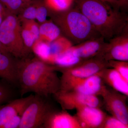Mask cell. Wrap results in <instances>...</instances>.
Returning <instances> with one entry per match:
<instances>
[{
  "mask_svg": "<svg viewBox=\"0 0 128 128\" xmlns=\"http://www.w3.org/2000/svg\"><path fill=\"white\" fill-rule=\"evenodd\" d=\"M104 84L114 90L128 96V82L112 68H106L98 73Z\"/></svg>",
  "mask_w": 128,
  "mask_h": 128,
  "instance_id": "cell-15",
  "label": "cell"
},
{
  "mask_svg": "<svg viewBox=\"0 0 128 128\" xmlns=\"http://www.w3.org/2000/svg\"><path fill=\"white\" fill-rule=\"evenodd\" d=\"M108 62L109 67L116 70L128 82V61L112 60Z\"/></svg>",
  "mask_w": 128,
  "mask_h": 128,
  "instance_id": "cell-23",
  "label": "cell"
},
{
  "mask_svg": "<svg viewBox=\"0 0 128 128\" xmlns=\"http://www.w3.org/2000/svg\"><path fill=\"white\" fill-rule=\"evenodd\" d=\"M104 40L101 36L89 40L73 45L66 51L83 60L89 59L100 54L106 44Z\"/></svg>",
  "mask_w": 128,
  "mask_h": 128,
  "instance_id": "cell-11",
  "label": "cell"
},
{
  "mask_svg": "<svg viewBox=\"0 0 128 128\" xmlns=\"http://www.w3.org/2000/svg\"><path fill=\"white\" fill-rule=\"evenodd\" d=\"M44 98L34 95L21 116L19 128H43L48 114L53 110Z\"/></svg>",
  "mask_w": 128,
  "mask_h": 128,
  "instance_id": "cell-5",
  "label": "cell"
},
{
  "mask_svg": "<svg viewBox=\"0 0 128 128\" xmlns=\"http://www.w3.org/2000/svg\"><path fill=\"white\" fill-rule=\"evenodd\" d=\"M21 116L18 114L9 120L5 124L2 128H19L21 123Z\"/></svg>",
  "mask_w": 128,
  "mask_h": 128,
  "instance_id": "cell-29",
  "label": "cell"
},
{
  "mask_svg": "<svg viewBox=\"0 0 128 128\" xmlns=\"http://www.w3.org/2000/svg\"><path fill=\"white\" fill-rule=\"evenodd\" d=\"M76 110L75 116L82 128H102L107 115L99 107L84 106Z\"/></svg>",
  "mask_w": 128,
  "mask_h": 128,
  "instance_id": "cell-12",
  "label": "cell"
},
{
  "mask_svg": "<svg viewBox=\"0 0 128 128\" xmlns=\"http://www.w3.org/2000/svg\"><path fill=\"white\" fill-rule=\"evenodd\" d=\"M32 50L40 59L52 64V58L49 43L38 39L34 44Z\"/></svg>",
  "mask_w": 128,
  "mask_h": 128,
  "instance_id": "cell-18",
  "label": "cell"
},
{
  "mask_svg": "<svg viewBox=\"0 0 128 128\" xmlns=\"http://www.w3.org/2000/svg\"><path fill=\"white\" fill-rule=\"evenodd\" d=\"M78 9L85 15L98 33L110 40L122 34L127 19L102 0H76Z\"/></svg>",
  "mask_w": 128,
  "mask_h": 128,
  "instance_id": "cell-2",
  "label": "cell"
},
{
  "mask_svg": "<svg viewBox=\"0 0 128 128\" xmlns=\"http://www.w3.org/2000/svg\"><path fill=\"white\" fill-rule=\"evenodd\" d=\"M0 2L11 12L18 11L30 4L25 3L22 0H0Z\"/></svg>",
  "mask_w": 128,
  "mask_h": 128,
  "instance_id": "cell-24",
  "label": "cell"
},
{
  "mask_svg": "<svg viewBox=\"0 0 128 128\" xmlns=\"http://www.w3.org/2000/svg\"><path fill=\"white\" fill-rule=\"evenodd\" d=\"M108 67V61L96 56L83 60L70 68H59L58 71L62 73L60 81H65L87 78Z\"/></svg>",
  "mask_w": 128,
  "mask_h": 128,
  "instance_id": "cell-6",
  "label": "cell"
},
{
  "mask_svg": "<svg viewBox=\"0 0 128 128\" xmlns=\"http://www.w3.org/2000/svg\"><path fill=\"white\" fill-rule=\"evenodd\" d=\"M102 104L112 116L128 125V108L127 100L128 96L114 90L105 86L100 95Z\"/></svg>",
  "mask_w": 128,
  "mask_h": 128,
  "instance_id": "cell-8",
  "label": "cell"
},
{
  "mask_svg": "<svg viewBox=\"0 0 128 128\" xmlns=\"http://www.w3.org/2000/svg\"><path fill=\"white\" fill-rule=\"evenodd\" d=\"M10 55L0 52V78L11 83H15L17 81V62Z\"/></svg>",
  "mask_w": 128,
  "mask_h": 128,
  "instance_id": "cell-16",
  "label": "cell"
},
{
  "mask_svg": "<svg viewBox=\"0 0 128 128\" xmlns=\"http://www.w3.org/2000/svg\"><path fill=\"white\" fill-rule=\"evenodd\" d=\"M22 26L27 28L34 35L36 40L38 39L40 35L39 25L34 20H24Z\"/></svg>",
  "mask_w": 128,
  "mask_h": 128,
  "instance_id": "cell-28",
  "label": "cell"
},
{
  "mask_svg": "<svg viewBox=\"0 0 128 128\" xmlns=\"http://www.w3.org/2000/svg\"><path fill=\"white\" fill-rule=\"evenodd\" d=\"M125 124L112 116L107 115L102 128H128Z\"/></svg>",
  "mask_w": 128,
  "mask_h": 128,
  "instance_id": "cell-25",
  "label": "cell"
},
{
  "mask_svg": "<svg viewBox=\"0 0 128 128\" xmlns=\"http://www.w3.org/2000/svg\"><path fill=\"white\" fill-rule=\"evenodd\" d=\"M31 3L26 6L24 10L21 17L22 21L34 20L36 18V2L33 4H31Z\"/></svg>",
  "mask_w": 128,
  "mask_h": 128,
  "instance_id": "cell-27",
  "label": "cell"
},
{
  "mask_svg": "<svg viewBox=\"0 0 128 128\" xmlns=\"http://www.w3.org/2000/svg\"><path fill=\"white\" fill-rule=\"evenodd\" d=\"M6 10L4 8L3 4L0 2V25L3 21L2 18L3 17L6 15Z\"/></svg>",
  "mask_w": 128,
  "mask_h": 128,
  "instance_id": "cell-31",
  "label": "cell"
},
{
  "mask_svg": "<svg viewBox=\"0 0 128 128\" xmlns=\"http://www.w3.org/2000/svg\"><path fill=\"white\" fill-rule=\"evenodd\" d=\"M52 58V64L54 56L66 52L73 46V43L66 37L60 36L55 40L49 43Z\"/></svg>",
  "mask_w": 128,
  "mask_h": 128,
  "instance_id": "cell-19",
  "label": "cell"
},
{
  "mask_svg": "<svg viewBox=\"0 0 128 128\" xmlns=\"http://www.w3.org/2000/svg\"><path fill=\"white\" fill-rule=\"evenodd\" d=\"M22 35L24 45V57L32 50V47L36 39L30 30L23 26L22 27Z\"/></svg>",
  "mask_w": 128,
  "mask_h": 128,
  "instance_id": "cell-22",
  "label": "cell"
},
{
  "mask_svg": "<svg viewBox=\"0 0 128 128\" xmlns=\"http://www.w3.org/2000/svg\"><path fill=\"white\" fill-rule=\"evenodd\" d=\"M38 39L50 43L61 36V30L55 23L46 22L40 26Z\"/></svg>",
  "mask_w": 128,
  "mask_h": 128,
  "instance_id": "cell-17",
  "label": "cell"
},
{
  "mask_svg": "<svg viewBox=\"0 0 128 128\" xmlns=\"http://www.w3.org/2000/svg\"><path fill=\"white\" fill-rule=\"evenodd\" d=\"M43 128H82L75 116L63 110H52L45 120Z\"/></svg>",
  "mask_w": 128,
  "mask_h": 128,
  "instance_id": "cell-13",
  "label": "cell"
},
{
  "mask_svg": "<svg viewBox=\"0 0 128 128\" xmlns=\"http://www.w3.org/2000/svg\"><path fill=\"white\" fill-rule=\"evenodd\" d=\"M106 61L112 60L128 61V36L121 34L106 43L98 56Z\"/></svg>",
  "mask_w": 128,
  "mask_h": 128,
  "instance_id": "cell-10",
  "label": "cell"
},
{
  "mask_svg": "<svg viewBox=\"0 0 128 128\" xmlns=\"http://www.w3.org/2000/svg\"><path fill=\"white\" fill-rule=\"evenodd\" d=\"M36 19L40 23L46 22L48 10L45 4L41 2H36Z\"/></svg>",
  "mask_w": 128,
  "mask_h": 128,
  "instance_id": "cell-26",
  "label": "cell"
},
{
  "mask_svg": "<svg viewBox=\"0 0 128 128\" xmlns=\"http://www.w3.org/2000/svg\"><path fill=\"white\" fill-rule=\"evenodd\" d=\"M53 18L66 38L78 44L101 36L87 18L78 9H69L58 12Z\"/></svg>",
  "mask_w": 128,
  "mask_h": 128,
  "instance_id": "cell-3",
  "label": "cell"
},
{
  "mask_svg": "<svg viewBox=\"0 0 128 128\" xmlns=\"http://www.w3.org/2000/svg\"><path fill=\"white\" fill-rule=\"evenodd\" d=\"M105 84L98 73L87 78L60 81V90L73 91L87 95L100 96Z\"/></svg>",
  "mask_w": 128,
  "mask_h": 128,
  "instance_id": "cell-9",
  "label": "cell"
},
{
  "mask_svg": "<svg viewBox=\"0 0 128 128\" xmlns=\"http://www.w3.org/2000/svg\"><path fill=\"white\" fill-rule=\"evenodd\" d=\"M106 2L110 3H116L118 2V0H102Z\"/></svg>",
  "mask_w": 128,
  "mask_h": 128,
  "instance_id": "cell-33",
  "label": "cell"
},
{
  "mask_svg": "<svg viewBox=\"0 0 128 128\" xmlns=\"http://www.w3.org/2000/svg\"><path fill=\"white\" fill-rule=\"evenodd\" d=\"M22 29L18 18L12 14L6 16L0 25V42L16 58L24 57Z\"/></svg>",
  "mask_w": 128,
  "mask_h": 128,
  "instance_id": "cell-4",
  "label": "cell"
},
{
  "mask_svg": "<svg viewBox=\"0 0 128 128\" xmlns=\"http://www.w3.org/2000/svg\"><path fill=\"white\" fill-rule=\"evenodd\" d=\"M53 96L63 110H72L84 106L100 108L102 104L97 96L73 91L60 90Z\"/></svg>",
  "mask_w": 128,
  "mask_h": 128,
  "instance_id": "cell-7",
  "label": "cell"
},
{
  "mask_svg": "<svg viewBox=\"0 0 128 128\" xmlns=\"http://www.w3.org/2000/svg\"><path fill=\"white\" fill-rule=\"evenodd\" d=\"M22 0L25 3H28V4L32 2V0Z\"/></svg>",
  "mask_w": 128,
  "mask_h": 128,
  "instance_id": "cell-34",
  "label": "cell"
},
{
  "mask_svg": "<svg viewBox=\"0 0 128 128\" xmlns=\"http://www.w3.org/2000/svg\"><path fill=\"white\" fill-rule=\"evenodd\" d=\"M128 0H118V3L120 6H126L128 4Z\"/></svg>",
  "mask_w": 128,
  "mask_h": 128,
  "instance_id": "cell-32",
  "label": "cell"
},
{
  "mask_svg": "<svg viewBox=\"0 0 128 128\" xmlns=\"http://www.w3.org/2000/svg\"><path fill=\"white\" fill-rule=\"evenodd\" d=\"M74 0H45L47 8L56 12L65 11L70 8Z\"/></svg>",
  "mask_w": 128,
  "mask_h": 128,
  "instance_id": "cell-21",
  "label": "cell"
},
{
  "mask_svg": "<svg viewBox=\"0 0 128 128\" xmlns=\"http://www.w3.org/2000/svg\"><path fill=\"white\" fill-rule=\"evenodd\" d=\"M10 92L7 88L0 83V105L9 98Z\"/></svg>",
  "mask_w": 128,
  "mask_h": 128,
  "instance_id": "cell-30",
  "label": "cell"
},
{
  "mask_svg": "<svg viewBox=\"0 0 128 128\" xmlns=\"http://www.w3.org/2000/svg\"><path fill=\"white\" fill-rule=\"evenodd\" d=\"M83 60H84L71 55L66 51L54 56L53 59L52 64L60 68H70Z\"/></svg>",
  "mask_w": 128,
  "mask_h": 128,
  "instance_id": "cell-20",
  "label": "cell"
},
{
  "mask_svg": "<svg viewBox=\"0 0 128 128\" xmlns=\"http://www.w3.org/2000/svg\"><path fill=\"white\" fill-rule=\"evenodd\" d=\"M34 95H30L23 98L13 100L5 105H0V128L16 115H22Z\"/></svg>",
  "mask_w": 128,
  "mask_h": 128,
  "instance_id": "cell-14",
  "label": "cell"
},
{
  "mask_svg": "<svg viewBox=\"0 0 128 128\" xmlns=\"http://www.w3.org/2000/svg\"><path fill=\"white\" fill-rule=\"evenodd\" d=\"M59 68L38 58L17 62V78L21 96L32 92L43 97L54 95L60 88Z\"/></svg>",
  "mask_w": 128,
  "mask_h": 128,
  "instance_id": "cell-1",
  "label": "cell"
}]
</instances>
